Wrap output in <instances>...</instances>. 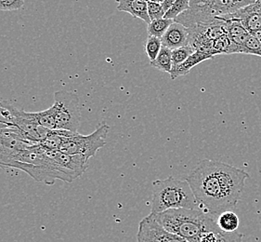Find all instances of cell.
Returning <instances> with one entry per match:
<instances>
[{
    "label": "cell",
    "mask_w": 261,
    "mask_h": 242,
    "mask_svg": "<svg viewBox=\"0 0 261 242\" xmlns=\"http://www.w3.org/2000/svg\"><path fill=\"white\" fill-rule=\"evenodd\" d=\"M189 9H190L189 0H176L172 7L170 8V10L165 14L164 18L174 21L175 19L178 18V16L182 14L183 12L188 11Z\"/></svg>",
    "instance_id": "19"
},
{
    "label": "cell",
    "mask_w": 261,
    "mask_h": 242,
    "mask_svg": "<svg viewBox=\"0 0 261 242\" xmlns=\"http://www.w3.org/2000/svg\"><path fill=\"white\" fill-rule=\"evenodd\" d=\"M225 27L227 36L230 37L231 42L238 47L239 51V47L246 42V38L249 37L250 34L242 26L240 21L234 19L225 21Z\"/></svg>",
    "instance_id": "11"
},
{
    "label": "cell",
    "mask_w": 261,
    "mask_h": 242,
    "mask_svg": "<svg viewBox=\"0 0 261 242\" xmlns=\"http://www.w3.org/2000/svg\"><path fill=\"white\" fill-rule=\"evenodd\" d=\"M152 217L167 231L183 237L189 242H200L207 232L220 231L218 215L206 213L201 210H169Z\"/></svg>",
    "instance_id": "2"
},
{
    "label": "cell",
    "mask_w": 261,
    "mask_h": 242,
    "mask_svg": "<svg viewBox=\"0 0 261 242\" xmlns=\"http://www.w3.org/2000/svg\"><path fill=\"white\" fill-rule=\"evenodd\" d=\"M109 130L110 127L102 123L94 132L86 136L79 132H70L68 135L63 137L59 151L67 155H79L89 159L106 144Z\"/></svg>",
    "instance_id": "5"
},
{
    "label": "cell",
    "mask_w": 261,
    "mask_h": 242,
    "mask_svg": "<svg viewBox=\"0 0 261 242\" xmlns=\"http://www.w3.org/2000/svg\"><path fill=\"white\" fill-rule=\"evenodd\" d=\"M255 2L254 0H191L188 11L174 21L188 29L220 25L225 22L220 17L234 13Z\"/></svg>",
    "instance_id": "3"
},
{
    "label": "cell",
    "mask_w": 261,
    "mask_h": 242,
    "mask_svg": "<svg viewBox=\"0 0 261 242\" xmlns=\"http://www.w3.org/2000/svg\"><path fill=\"white\" fill-rule=\"evenodd\" d=\"M147 5H148V14L151 21L164 18L166 13L163 10L161 1H147Z\"/></svg>",
    "instance_id": "21"
},
{
    "label": "cell",
    "mask_w": 261,
    "mask_h": 242,
    "mask_svg": "<svg viewBox=\"0 0 261 242\" xmlns=\"http://www.w3.org/2000/svg\"><path fill=\"white\" fill-rule=\"evenodd\" d=\"M36 118L40 126L47 129L49 131H55L56 130V123L54 118L53 108H48L47 110L42 111L35 113Z\"/></svg>",
    "instance_id": "16"
},
{
    "label": "cell",
    "mask_w": 261,
    "mask_h": 242,
    "mask_svg": "<svg viewBox=\"0 0 261 242\" xmlns=\"http://www.w3.org/2000/svg\"><path fill=\"white\" fill-rule=\"evenodd\" d=\"M238 53L252 54L261 57V43L253 36L249 35V37L246 38V42L239 47Z\"/></svg>",
    "instance_id": "18"
},
{
    "label": "cell",
    "mask_w": 261,
    "mask_h": 242,
    "mask_svg": "<svg viewBox=\"0 0 261 242\" xmlns=\"http://www.w3.org/2000/svg\"><path fill=\"white\" fill-rule=\"evenodd\" d=\"M162 47L163 44L161 38L148 36L146 42L144 45V50H145L148 58L150 59L151 62H153L156 59Z\"/></svg>",
    "instance_id": "17"
},
{
    "label": "cell",
    "mask_w": 261,
    "mask_h": 242,
    "mask_svg": "<svg viewBox=\"0 0 261 242\" xmlns=\"http://www.w3.org/2000/svg\"><path fill=\"white\" fill-rule=\"evenodd\" d=\"M249 177L244 170L230 164L204 159L186 180L201 210L219 215L237 206Z\"/></svg>",
    "instance_id": "1"
},
{
    "label": "cell",
    "mask_w": 261,
    "mask_h": 242,
    "mask_svg": "<svg viewBox=\"0 0 261 242\" xmlns=\"http://www.w3.org/2000/svg\"><path fill=\"white\" fill-rule=\"evenodd\" d=\"M117 10L125 11L133 16L134 18H139L148 25L151 22L150 17L148 14V5L147 1L143 0H119L117 1Z\"/></svg>",
    "instance_id": "9"
},
{
    "label": "cell",
    "mask_w": 261,
    "mask_h": 242,
    "mask_svg": "<svg viewBox=\"0 0 261 242\" xmlns=\"http://www.w3.org/2000/svg\"><path fill=\"white\" fill-rule=\"evenodd\" d=\"M256 5L258 6V8H259V9H261V0L256 1Z\"/></svg>",
    "instance_id": "26"
},
{
    "label": "cell",
    "mask_w": 261,
    "mask_h": 242,
    "mask_svg": "<svg viewBox=\"0 0 261 242\" xmlns=\"http://www.w3.org/2000/svg\"><path fill=\"white\" fill-rule=\"evenodd\" d=\"M174 3H175L174 0H164V1H161V6H162L163 10L165 11V13H167V11L170 10V8L172 7Z\"/></svg>",
    "instance_id": "24"
},
{
    "label": "cell",
    "mask_w": 261,
    "mask_h": 242,
    "mask_svg": "<svg viewBox=\"0 0 261 242\" xmlns=\"http://www.w3.org/2000/svg\"><path fill=\"white\" fill-rule=\"evenodd\" d=\"M217 224L221 231L225 233H232L238 229L240 221H239V217L235 212L227 211L221 212L218 215Z\"/></svg>",
    "instance_id": "12"
},
{
    "label": "cell",
    "mask_w": 261,
    "mask_h": 242,
    "mask_svg": "<svg viewBox=\"0 0 261 242\" xmlns=\"http://www.w3.org/2000/svg\"><path fill=\"white\" fill-rule=\"evenodd\" d=\"M161 40H162L163 47H167L171 51H174L178 47L188 46L190 45L188 28L174 21L167 29V31L161 38Z\"/></svg>",
    "instance_id": "8"
},
{
    "label": "cell",
    "mask_w": 261,
    "mask_h": 242,
    "mask_svg": "<svg viewBox=\"0 0 261 242\" xmlns=\"http://www.w3.org/2000/svg\"><path fill=\"white\" fill-rule=\"evenodd\" d=\"M219 242H243V235L237 231L232 233L220 231L219 234Z\"/></svg>",
    "instance_id": "23"
},
{
    "label": "cell",
    "mask_w": 261,
    "mask_h": 242,
    "mask_svg": "<svg viewBox=\"0 0 261 242\" xmlns=\"http://www.w3.org/2000/svg\"><path fill=\"white\" fill-rule=\"evenodd\" d=\"M51 106L56 130L77 132L81 121V108L77 94L68 90H59L54 93Z\"/></svg>",
    "instance_id": "6"
},
{
    "label": "cell",
    "mask_w": 261,
    "mask_h": 242,
    "mask_svg": "<svg viewBox=\"0 0 261 242\" xmlns=\"http://www.w3.org/2000/svg\"><path fill=\"white\" fill-rule=\"evenodd\" d=\"M251 36H253V37L256 38L259 42L261 43V30H258V31L252 32L250 33Z\"/></svg>",
    "instance_id": "25"
},
{
    "label": "cell",
    "mask_w": 261,
    "mask_h": 242,
    "mask_svg": "<svg viewBox=\"0 0 261 242\" xmlns=\"http://www.w3.org/2000/svg\"><path fill=\"white\" fill-rule=\"evenodd\" d=\"M24 5L22 0H0V11H17Z\"/></svg>",
    "instance_id": "22"
},
{
    "label": "cell",
    "mask_w": 261,
    "mask_h": 242,
    "mask_svg": "<svg viewBox=\"0 0 261 242\" xmlns=\"http://www.w3.org/2000/svg\"><path fill=\"white\" fill-rule=\"evenodd\" d=\"M211 58H213V57L209 54L202 53V52H195L184 63H180L179 65L173 67L171 72L169 73L170 79H178V77L185 76V75L188 74L189 72L194 66H196V65H198L199 63Z\"/></svg>",
    "instance_id": "10"
},
{
    "label": "cell",
    "mask_w": 261,
    "mask_h": 242,
    "mask_svg": "<svg viewBox=\"0 0 261 242\" xmlns=\"http://www.w3.org/2000/svg\"><path fill=\"white\" fill-rule=\"evenodd\" d=\"M151 65L154 68L163 72L170 73L172 70V51L166 47H163L156 59L151 62Z\"/></svg>",
    "instance_id": "13"
},
{
    "label": "cell",
    "mask_w": 261,
    "mask_h": 242,
    "mask_svg": "<svg viewBox=\"0 0 261 242\" xmlns=\"http://www.w3.org/2000/svg\"><path fill=\"white\" fill-rule=\"evenodd\" d=\"M194 53H195V51L191 45L178 47V49L172 51L173 67L179 65L180 63H184Z\"/></svg>",
    "instance_id": "20"
},
{
    "label": "cell",
    "mask_w": 261,
    "mask_h": 242,
    "mask_svg": "<svg viewBox=\"0 0 261 242\" xmlns=\"http://www.w3.org/2000/svg\"><path fill=\"white\" fill-rule=\"evenodd\" d=\"M213 53L214 56L219 54H233L238 53V47L231 42L227 34L218 39L213 40Z\"/></svg>",
    "instance_id": "14"
},
{
    "label": "cell",
    "mask_w": 261,
    "mask_h": 242,
    "mask_svg": "<svg viewBox=\"0 0 261 242\" xmlns=\"http://www.w3.org/2000/svg\"><path fill=\"white\" fill-rule=\"evenodd\" d=\"M178 209L201 210L187 180L169 176L167 179L153 181L151 213Z\"/></svg>",
    "instance_id": "4"
},
{
    "label": "cell",
    "mask_w": 261,
    "mask_h": 242,
    "mask_svg": "<svg viewBox=\"0 0 261 242\" xmlns=\"http://www.w3.org/2000/svg\"><path fill=\"white\" fill-rule=\"evenodd\" d=\"M260 13H261V9H260Z\"/></svg>",
    "instance_id": "27"
},
{
    "label": "cell",
    "mask_w": 261,
    "mask_h": 242,
    "mask_svg": "<svg viewBox=\"0 0 261 242\" xmlns=\"http://www.w3.org/2000/svg\"><path fill=\"white\" fill-rule=\"evenodd\" d=\"M174 21L167 20V19H159L155 21H151L148 25V35L150 37H155L158 38H162L164 35L166 34L167 29L172 25Z\"/></svg>",
    "instance_id": "15"
},
{
    "label": "cell",
    "mask_w": 261,
    "mask_h": 242,
    "mask_svg": "<svg viewBox=\"0 0 261 242\" xmlns=\"http://www.w3.org/2000/svg\"><path fill=\"white\" fill-rule=\"evenodd\" d=\"M138 242H189L183 237L167 231L155 221L151 214L143 218L139 224Z\"/></svg>",
    "instance_id": "7"
}]
</instances>
